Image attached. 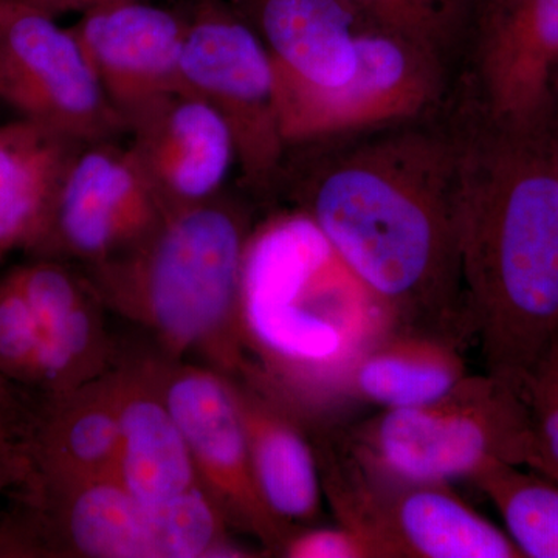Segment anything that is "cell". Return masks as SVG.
I'll return each instance as SVG.
<instances>
[{"label": "cell", "instance_id": "obj_12", "mask_svg": "<svg viewBox=\"0 0 558 558\" xmlns=\"http://www.w3.org/2000/svg\"><path fill=\"white\" fill-rule=\"evenodd\" d=\"M160 385L202 490L230 527L258 538L269 553H281L292 531L260 498L230 377L213 368L179 365L160 371Z\"/></svg>", "mask_w": 558, "mask_h": 558}, {"label": "cell", "instance_id": "obj_26", "mask_svg": "<svg viewBox=\"0 0 558 558\" xmlns=\"http://www.w3.org/2000/svg\"><path fill=\"white\" fill-rule=\"evenodd\" d=\"M521 398L527 407L535 438V464L558 465V339L529 373Z\"/></svg>", "mask_w": 558, "mask_h": 558}, {"label": "cell", "instance_id": "obj_14", "mask_svg": "<svg viewBox=\"0 0 558 558\" xmlns=\"http://www.w3.org/2000/svg\"><path fill=\"white\" fill-rule=\"evenodd\" d=\"M126 137L132 159L167 213L218 196L236 168L226 120L183 87L138 112Z\"/></svg>", "mask_w": 558, "mask_h": 558}, {"label": "cell", "instance_id": "obj_7", "mask_svg": "<svg viewBox=\"0 0 558 558\" xmlns=\"http://www.w3.org/2000/svg\"><path fill=\"white\" fill-rule=\"evenodd\" d=\"M323 495L340 526L377 558H523L505 531L470 508L450 484L395 480L366 465L340 428L315 436Z\"/></svg>", "mask_w": 558, "mask_h": 558}, {"label": "cell", "instance_id": "obj_25", "mask_svg": "<svg viewBox=\"0 0 558 558\" xmlns=\"http://www.w3.org/2000/svg\"><path fill=\"white\" fill-rule=\"evenodd\" d=\"M0 376L21 389L43 385V336L13 271L0 278Z\"/></svg>", "mask_w": 558, "mask_h": 558}, {"label": "cell", "instance_id": "obj_22", "mask_svg": "<svg viewBox=\"0 0 558 558\" xmlns=\"http://www.w3.org/2000/svg\"><path fill=\"white\" fill-rule=\"evenodd\" d=\"M462 344L438 333L389 330L348 371L341 399L380 410L432 402L468 376Z\"/></svg>", "mask_w": 558, "mask_h": 558}, {"label": "cell", "instance_id": "obj_20", "mask_svg": "<svg viewBox=\"0 0 558 558\" xmlns=\"http://www.w3.org/2000/svg\"><path fill=\"white\" fill-rule=\"evenodd\" d=\"M260 498L290 531L317 519L323 484L317 451L300 417L248 380L230 377Z\"/></svg>", "mask_w": 558, "mask_h": 558}, {"label": "cell", "instance_id": "obj_24", "mask_svg": "<svg viewBox=\"0 0 558 558\" xmlns=\"http://www.w3.org/2000/svg\"><path fill=\"white\" fill-rule=\"evenodd\" d=\"M363 21L432 51L458 75L478 0H343Z\"/></svg>", "mask_w": 558, "mask_h": 558}, {"label": "cell", "instance_id": "obj_27", "mask_svg": "<svg viewBox=\"0 0 558 558\" xmlns=\"http://www.w3.org/2000/svg\"><path fill=\"white\" fill-rule=\"evenodd\" d=\"M279 554L289 558H377L362 535L344 526L293 531Z\"/></svg>", "mask_w": 558, "mask_h": 558}, {"label": "cell", "instance_id": "obj_6", "mask_svg": "<svg viewBox=\"0 0 558 558\" xmlns=\"http://www.w3.org/2000/svg\"><path fill=\"white\" fill-rule=\"evenodd\" d=\"M340 432L366 465L414 483L470 481L490 465L527 468L535 458L526 403L487 373L468 374L432 402L380 410Z\"/></svg>", "mask_w": 558, "mask_h": 558}, {"label": "cell", "instance_id": "obj_10", "mask_svg": "<svg viewBox=\"0 0 558 558\" xmlns=\"http://www.w3.org/2000/svg\"><path fill=\"white\" fill-rule=\"evenodd\" d=\"M558 0H478L454 90L508 126L558 123Z\"/></svg>", "mask_w": 558, "mask_h": 558}, {"label": "cell", "instance_id": "obj_32", "mask_svg": "<svg viewBox=\"0 0 558 558\" xmlns=\"http://www.w3.org/2000/svg\"><path fill=\"white\" fill-rule=\"evenodd\" d=\"M554 90H556V100H557V108H558V70L556 73V80H554Z\"/></svg>", "mask_w": 558, "mask_h": 558}, {"label": "cell", "instance_id": "obj_19", "mask_svg": "<svg viewBox=\"0 0 558 558\" xmlns=\"http://www.w3.org/2000/svg\"><path fill=\"white\" fill-rule=\"evenodd\" d=\"M117 374L120 402L117 480L149 505H161L199 488L189 446L161 392L159 366H134Z\"/></svg>", "mask_w": 558, "mask_h": 558}, {"label": "cell", "instance_id": "obj_15", "mask_svg": "<svg viewBox=\"0 0 558 558\" xmlns=\"http://www.w3.org/2000/svg\"><path fill=\"white\" fill-rule=\"evenodd\" d=\"M230 2L269 53L281 124L312 98L339 89L357 72L366 22L343 0Z\"/></svg>", "mask_w": 558, "mask_h": 558}, {"label": "cell", "instance_id": "obj_21", "mask_svg": "<svg viewBox=\"0 0 558 558\" xmlns=\"http://www.w3.org/2000/svg\"><path fill=\"white\" fill-rule=\"evenodd\" d=\"M83 145L21 117L0 124V256L16 250L38 253Z\"/></svg>", "mask_w": 558, "mask_h": 558}, {"label": "cell", "instance_id": "obj_30", "mask_svg": "<svg viewBox=\"0 0 558 558\" xmlns=\"http://www.w3.org/2000/svg\"><path fill=\"white\" fill-rule=\"evenodd\" d=\"M24 2L31 3L35 9L44 11L54 20L68 13L69 0H24Z\"/></svg>", "mask_w": 558, "mask_h": 558}, {"label": "cell", "instance_id": "obj_1", "mask_svg": "<svg viewBox=\"0 0 558 558\" xmlns=\"http://www.w3.org/2000/svg\"><path fill=\"white\" fill-rule=\"evenodd\" d=\"M277 194L310 218L392 330L470 337L451 101L422 119L288 146Z\"/></svg>", "mask_w": 558, "mask_h": 558}, {"label": "cell", "instance_id": "obj_17", "mask_svg": "<svg viewBox=\"0 0 558 558\" xmlns=\"http://www.w3.org/2000/svg\"><path fill=\"white\" fill-rule=\"evenodd\" d=\"M13 271L43 336L44 399L65 395L101 377L105 330L97 292L64 260L33 258Z\"/></svg>", "mask_w": 558, "mask_h": 558}, {"label": "cell", "instance_id": "obj_3", "mask_svg": "<svg viewBox=\"0 0 558 558\" xmlns=\"http://www.w3.org/2000/svg\"><path fill=\"white\" fill-rule=\"evenodd\" d=\"M245 380L300 414L343 403L355 360L391 319L300 211L253 229L242 271Z\"/></svg>", "mask_w": 558, "mask_h": 558}, {"label": "cell", "instance_id": "obj_4", "mask_svg": "<svg viewBox=\"0 0 558 558\" xmlns=\"http://www.w3.org/2000/svg\"><path fill=\"white\" fill-rule=\"evenodd\" d=\"M255 227L241 197L223 190L167 213L142 244L87 266L97 295L148 326L171 359L202 354L234 377L247 369L242 271Z\"/></svg>", "mask_w": 558, "mask_h": 558}, {"label": "cell", "instance_id": "obj_8", "mask_svg": "<svg viewBox=\"0 0 558 558\" xmlns=\"http://www.w3.org/2000/svg\"><path fill=\"white\" fill-rule=\"evenodd\" d=\"M185 20L180 86L209 102L233 135L242 190L277 194L286 143L269 53L230 0H178Z\"/></svg>", "mask_w": 558, "mask_h": 558}, {"label": "cell", "instance_id": "obj_31", "mask_svg": "<svg viewBox=\"0 0 558 558\" xmlns=\"http://www.w3.org/2000/svg\"><path fill=\"white\" fill-rule=\"evenodd\" d=\"M529 469L537 470V472L542 473V475L548 476V478L553 480L554 483L558 484V465H556V464H535Z\"/></svg>", "mask_w": 558, "mask_h": 558}, {"label": "cell", "instance_id": "obj_28", "mask_svg": "<svg viewBox=\"0 0 558 558\" xmlns=\"http://www.w3.org/2000/svg\"><path fill=\"white\" fill-rule=\"evenodd\" d=\"M38 405L28 402L24 389L0 376V438L27 449Z\"/></svg>", "mask_w": 558, "mask_h": 558}, {"label": "cell", "instance_id": "obj_9", "mask_svg": "<svg viewBox=\"0 0 558 558\" xmlns=\"http://www.w3.org/2000/svg\"><path fill=\"white\" fill-rule=\"evenodd\" d=\"M0 101L76 142L128 134L75 35L24 0H0Z\"/></svg>", "mask_w": 558, "mask_h": 558}, {"label": "cell", "instance_id": "obj_2", "mask_svg": "<svg viewBox=\"0 0 558 558\" xmlns=\"http://www.w3.org/2000/svg\"><path fill=\"white\" fill-rule=\"evenodd\" d=\"M459 253L470 337L521 395L558 339V123L508 126L454 95Z\"/></svg>", "mask_w": 558, "mask_h": 558}, {"label": "cell", "instance_id": "obj_13", "mask_svg": "<svg viewBox=\"0 0 558 558\" xmlns=\"http://www.w3.org/2000/svg\"><path fill=\"white\" fill-rule=\"evenodd\" d=\"M165 215L126 145L86 143L70 165L33 258L76 259L84 267L106 263L142 244Z\"/></svg>", "mask_w": 558, "mask_h": 558}, {"label": "cell", "instance_id": "obj_29", "mask_svg": "<svg viewBox=\"0 0 558 558\" xmlns=\"http://www.w3.org/2000/svg\"><path fill=\"white\" fill-rule=\"evenodd\" d=\"M31 472L27 449L20 444L0 438V499L17 486Z\"/></svg>", "mask_w": 558, "mask_h": 558}, {"label": "cell", "instance_id": "obj_18", "mask_svg": "<svg viewBox=\"0 0 558 558\" xmlns=\"http://www.w3.org/2000/svg\"><path fill=\"white\" fill-rule=\"evenodd\" d=\"M27 451L32 475L53 483H83L116 475L120 451L119 374L44 399Z\"/></svg>", "mask_w": 558, "mask_h": 558}, {"label": "cell", "instance_id": "obj_23", "mask_svg": "<svg viewBox=\"0 0 558 558\" xmlns=\"http://www.w3.org/2000/svg\"><path fill=\"white\" fill-rule=\"evenodd\" d=\"M526 469L494 464L470 481L498 510L523 558H558V484Z\"/></svg>", "mask_w": 558, "mask_h": 558}, {"label": "cell", "instance_id": "obj_16", "mask_svg": "<svg viewBox=\"0 0 558 558\" xmlns=\"http://www.w3.org/2000/svg\"><path fill=\"white\" fill-rule=\"evenodd\" d=\"M69 28L126 130L138 112L182 87L185 20L178 7L117 3L80 14Z\"/></svg>", "mask_w": 558, "mask_h": 558}, {"label": "cell", "instance_id": "obj_5", "mask_svg": "<svg viewBox=\"0 0 558 558\" xmlns=\"http://www.w3.org/2000/svg\"><path fill=\"white\" fill-rule=\"evenodd\" d=\"M20 506L0 521V556L94 558L240 557L229 524L202 488L149 505L116 475L53 483L28 473Z\"/></svg>", "mask_w": 558, "mask_h": 558}, {"label": "cell", "instance_id": "obj_11", "mask_svg": "<svg viewBox=\"0 0 558 558\" xmlns=\"http://www.w3.org/2000/svg\"><path fill=\"white\" fill-rule=\"evenodd\" d=\"M457 73L432 51L366 24L357 72L282 120L288 146L379 130L449 105Z\"/></svg>", "mask_w": 558, "mask_h": 558}]
</instances>
